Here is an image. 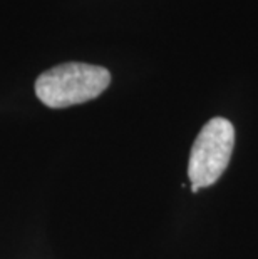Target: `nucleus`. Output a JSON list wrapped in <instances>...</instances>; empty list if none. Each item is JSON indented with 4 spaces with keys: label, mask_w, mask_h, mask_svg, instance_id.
Listing matches in <instances>:
<instances>
[{
    "label": "nucleus",
    "mask_w": 258,
    "mask_h": 259,
    "mask_svg": "<svg viewBox=\"0 0 258 259\" xmlns=\"http://www.w3.org/2000/svg\"><path fill=\"white\" fill-rule=\"evenodd\" d=\"M235 129L228 119L215 117L203 125L188 161V179L191 192L210 187L222 178L232 159Z\"/></svg>",
    "instance_id": "f03ea898"
},
{
    "label": "nucleus",
    "mask_w": 258,
    "mask_h": 259,
    "mask_svg": "<svg viewBox=\"0 0 258 259\" xmlns=\"http://www.w3.org/2000/svg\"><path fill=\"white\" fill-rule=\"evenodd\" d=\"M109 84L111 74L101 65L67 62L37 77L35 94L44 106L64 109L99 97Z\"/></svg>",
    "instance_id": "f257e3e1"
}]
</instances>
